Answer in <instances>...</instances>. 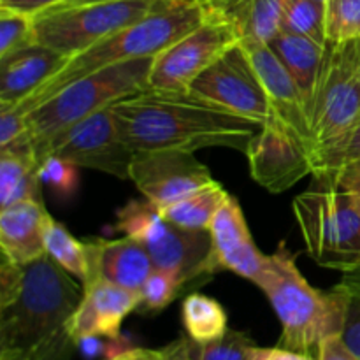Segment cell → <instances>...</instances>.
Listing matches in <instances>:
<instances>
[{
	"label": "cell",
	"mask_w": 360,
	"mask_h": 360,
	"mask_svg": "<svg viewBox=\"0 0 360 360\" xmlns=\"http://www.w3.org/2000/svg\"><path fill=\"white\" fill-rule=\"evenodd\" d=\"M120 132L134 151L232 148L246 153L262 129L190 90L144 88L111 105Z\"/></svg>",
	"instance_id": "1"
},
{
	"label": "cell",
	"mask_w": 360,
	"mask_h": 360,
	"mask_svg": "<svg viewBox=\"0 0 360 360\" xmlns=\"http://www.w3.org/2000/svg\"><path fill=\"white\" fill-rule=\"evenodd\" d=\"M83 297L48 255L23 266L14 297L0 306V357L58 360L69 347V322Z\"/></svg>",
	"instance_id": "2"
},
{
	"label": "cell",
	"mask_w": 360,
	"mask_h": 360,
	"mask_svg": "<svg viewBox=\"0 0 360 360\" xmlns=\"http://www.w3.org/2000/svg\"><path fill=\"white\" fill-rule=\"evenodd\" d=\"M206 18L207 9L204 0H174L144 16L143 20L108 35L91 48L70 56L62 70L49 77L39 90L14 108L21 112H28L46 98L53 97L63 86L104 67L130 60L155 58L158 53L195 30Z\"/></svg>",
	"instance_id": "3"
},
{
	"label": "cell",
	"mask_w": 360,
	"mask_h": 360,
	"mask_svg": "<svg viewBox=\"0 0 360 360\" xmlns=\"http://www.w3.org/2000/svg\"><path fill=\"white\" fill-rule=\"evenodd\" d=\"M255 285L269 299L281 323L280 347L316 357L323 341L343 334L347 294L338 285L329 292L309 285L285 243L267 255Z\"/></svg>",
	"instance_id": "4"
},
{
	"label": "cell",
	"mask_w": 360,
	"mask_h": 360,
	"mask_svg": "<svg viewBox=\"0 0 360 360\" xmlns=\"http://www.w3.org/2000/svg\"><path fill=\"white\" fill-rule=\"evenodd\" d=\"M151 63L153 58H139L104 67L67 84L37 108L25 112L32 144L150 86Z\"/></svg>",
	"instance_id": "5"
},
{
	"label": "cell",
	"mask_w": 360,
	"mask_h": 360,
	"mask_svg": "<svg viewBox=\"0 0 360 360\" xmlns=\"http://www.w3.org/2000/svg\"><path fill=\"white\" fill-rule=\"evenodd\" d=\"M294 217L319 266L341 273L360 266V213L352 193L319 179L294 199Z\"/></svg>",
	"instance_id": "6"
},
{
	"label": "cell",
	"mask_w": 360,
	"mask_h": 360,
	"mask_svg": "<svg viewBox=\"0 0 360 360\" xmlns=\"http://www.w3.org/2000/svg\"><path fill=\"white\" fill-rule=\"evenodd\" d=\"M115 231L143 243L155 267L178 274L185 285L221 271L210 231H188L171 224L148 199H132L118 210Z\"/></svg>",
	"instance_id": "7"
},
{
	"label": "cell",
	"mask_w": 360,
	"mask_h": 360,
	"mask_svg": "<svg viewBox=\"0 0 360 360\" xmlns=\"http://www.w3.org/2000/svg\"><path fill=\"white\" fill-rule=\"evenodd\" d=\"M171 2L174 0H98L74 6L60 4L34 16L35 44L48 46L70 58Z\"/></svg>",
	"instance_id": "8"
},
{
	"label": "cell",
	"mask_w": 360,
	"mask_h": 360,
	"mask_svg": "<svg viewBox=\"0 0 360 360\" xmlns=\"http://www.w3.org/2000/svg\"><path fill=\"white\" fill-rule=\"evenodd\" d=\"M308 116L313 151L347 132L360 118V39L327 42Z\"/></svg>",
	"instance_id": "9"
},
{
	"label": "cell",
	"mask_w": 360,
	"mask_h": 360,
	"mask_svg": "<svg viewBox=\"0 0 360 360\" xmlns=\"http://www.w3.org/2000/svg\"><path fill=\"white\" fill-rule=\"evenodd\" d=\"M34 151L37 162L46 157H60L77 167L94 169L129 181L136 155L120 132L111 108L63 127L48 139L34 144Z\"/></svg>",
	"instance_id": "10"
},
{
	"label": "cell",
	"mask_w": 360,
	"mask_h": 360,
	"mask_svg": "<svg viewBox=\"0 0 360 360\" xmlns=\"http://www.w3.org/2000/svg\"><path fill=\"white\" fill-rule=\"evenodd\" d=\"M188 90L260 127L276 120L241 42L207 67Z\"/></svg>",
	"instance_id": "11"
},
{
	"label": "cell",
	"mask_w": 360,
	"mask_h": 360,
	"mask_svg": "<svg viewBox=\"0 0 360 360\" xmlns=\"http://www.w3.org/2000/svg\"><path fill=\"white\" fill-rule=\"evenodd\" d=\"M238 42L241 41L231 25L207 13L202 25L155 56L148 79L150 86L188 90L207 67Z\"/></svg>",
	"instance_id": "12"
},
{
	"label": "cell",
	"mask_w": 360,
	"mask_h": 360,
	"mask_svg": "<svg viewBox=\"0 0 360 360\" xmlns=\"http://www.w3.org/2000/svg\"><path fill=\"white\" fill-rule=\"evenodd\" d=\"M130 181L144 199L164 207L217 183L210 169L190 151H136Z\"/></svg>",
	"instance_id": "13"
},
{
	"label": "cell",
	"mask_w": 360,
	"mask_h": 360,
	"mask_svg": "<svg viewBox=\"0 0 360 360\" xmlns=\"http://www.w3.org/2000/svg\"><path fill=\"white\" fill-rule=\"evenodd\" d=\"M245 155L252 178L271 193L287 192L302 178L313 174L306 144L278 120L262 125Z\"/></svg>",
	"instance_id": "14"
},
{
	"label": "cell",
	"mask_w": 360,
	"mask_h": 360,
	"mask_svg": "<svg viewBox=\"0 0 360 360\" xmlns=\"http://www.w3.org/2000/svg\"><path fill=\"white\" fill-rule=\"evenodd\" d=\"M241 44L266 90L274 118L306 144L311 157L313 139L308 108L295 79L271 44L267 42H241Z\"/></svg>",
	"instance_id": "15"
},
{
	"label": "cell",
	"mask_w": 360,
	"mask_h": 360,
	"mask_svg": "<svg viewBox=\"0 0 360 360\" xmlns=\"http://www.w3.org/2000/svg\"><path fill=\"white\" fill-rule=\"evenodd\" d=\"M139 292L108 281H88L83 285V297L69 322L70 340L76 343L84 336H120L123 320L139 308Z\"/></svg>",
	"instance_id": "16"
},
{
	"label": "cell",
	"mask_w": 360,
	"mask_h": 360,
	"mask_svg": "<svg viewBox=\"0 0 360 360\" xmlns=\"http://www.w3.org/2000/svg\"><path fill=\"white\" fill-rule=\"evenodd\" d=\"M213 252L220 269L232 271L245 280L257 283L266 266L264 255L255 245L241 206L232 195L227 197L210 225Z\"/></svg>",
	"instance_id": "17"
},
{
	"label": "cell",
	"mask_w": 360,
	"mask_h": 360,
	"mask_svg": "<svg viewBox=\"0 0 360 360\" xmlns=\"http://www.w3.org/2000/svg\"><path fill=\"white\" fill-rule=\"evenodd\" d=\"M86 246L90 274L84 283L101 280L139 292L155 269L153 260L143 243L129 236L118 239L97 238L86 241Z\"/></svg>",
	"instance_id": "18"
},
{
	"label": "cell",
	"mask_w": 360,
	"mask_h": 360,
	"mask_svg": "<svg viewBox=\"0 0 360 360\" xmlns=\"http://www.w3.org/2000/svg\"><path fill=\"white\" fill-rule=\"evenodd\" d=\"M67 62L69 56L42 44L0 58V109L21 104Z\"/></svg>",
	"instance_id": "19"
},
{
	"label": "cell",
	"mask_w": 360,
	"mask_h": 360,
	"mask_svg": "<svg viewBox=\"0 0 360 360\" xmlns=\"http://www.w3.org/2000/svg\"><path fill=\"white\" fill-rule=\"evenodd\" d=\"M51 214L42 200H25L0 210V252L20 266L46 255L44 234Z\"/></svg>",
	"instance_id": "20"
},
{
	"label": "cell",
	"mask_w": 360,
	"mask_h": 360,
	"mask_svg": "<svg viewBox=\"0 0 360 360\" xmlns=\"http://www.w3.org/2000/svg\"><path fill=\"white\" fill-rule=\"evenodd\" d=\"M207 13L231 25L241 42H267L281 32L278 0H204Z\"/></svg>",
	"instance_id": "21"
},
{
	"label": "cell",
	"mask_w": 360,
	"mask_h": 360,
	"mask_svg": "<svg viewBox=\"0 0 360 360\" xmlns=\"http://www.w3.org/2000/svg\"><path fill=\"white\" fill-rule=\"evenodd\" d=\"M41 185L32 141L0 150V210L25 200H42Z\"/></svg>",
	"instance_id": "22"
},
{
	"label": "cell",
	"mask_w": 360,
	"mask_h": 360,
	"mask_svg": "<svg viewBox=\"0 0 360 360\" xmlns=\"http://www.w3.org/2000/svg\"><path fill=\"white\" fill-rule=\"evenodd\" d=\"M269 44L295 79L306 101V108L309 109L311 98L315 95L320 69H322L327 42L322 44L306 35L281 30Z\"/></svg>",
	"instance_id": "23"
},
{
	"label": "cell",
	"mask_w": 360,
	"mask_h": 360,
	"mask_svg": "<svg viewBox=\"0 0 360 360\" xmlns=\"http://www.w3.org/2000/svg\"><path fill=\"white\" fill-rule=\"evenodd\" d=\"M227 190L217 181L185 199L176 200L158 210L165 220L178 227L188 229V231H210L214 214L227 200Z\"/></svg>",
	"instance_id": "24"
},
{
	"label": "cell",
	"mask_w": 360,
	"mask_h": 360,
	"mask_svg": "<svg viewBox=\"0 0 360 360\" xmlns=\"http://www.w3.org/2000/svg\"><path fill=\"white\" fill-rule=\"evenodd\" d=\"M181 319L186 336L199 347L220 340L229 330L227 311L217 299L190 294L183 299Z\"/></svg>",
	"instance_id": "25"
},
{
	"label": "cell",
	"mask_w": 360,
	"mask_h": 360,
	"mask_svg": "<svg viewBox=\"0 0 360 360\" xmlns=\"http://www.w3.org/2000/svg\"><path fill=\"white\" fill-rule=\"evenodd\" d=\"M46 255L55 260L70 276L77 278L81 283L88 280L90 274V257L86 243L74 238L65 225L49 218L44 234Z\"/></svg>",
	"instance_id": "26"
},
{
	"label": "cell",
	"mask_w": 360,
	"mask_h": 360,
	"mask_svg": "<svg viewBox=\"0 0 360 360\" xmlns=\"http://www.w3.org/2000/svg\"><path fill=\"white\" fill-rule=\"evenodd\" d=\"M281 30L301 34L326 44V4L316 0H278Z\"/></svg>",
	"instance_id": "27"
},
{
	"label": "cell",
	"mask_w": 360,
	"mask_h": 360,
	"mask_svg": "<svg viewBox=\"0 0 360 360\" xmlns=\"http://www.w3.org/2000/svg\"><path fill=\"white\" fill-rule=\"evenodd\" d=\"M360 157V118L347 132L341 134L330 143L316 148L311 153L313 176L322 178L327 172L348 164Z\"/></svg>",
	"instance_id": "28"
},
{
	"label": "cell",
	"mask_w": 360,
	"mask_h": 360,
	"mask_svg": "<svg viewBox=\"0 0 360 360\" xmlns=\"http://www.w3.org/2000/svg\"><path fill=\"white\" fill-rule=\"evenodd\" d=\"M185 287V281L178 274L165 269H157L148 276L143 288L139 290V308L143 313H160L167 308L172 301L179 295V292Z\"/></svg>",
	"instance_id": "29"
},
{
	"label": "cell",
	"mask_w": 360,
	"mask_h": 360,
	"mask_svg": "<svg viewBox=\"0 0 360 360\" xmlns=\"http://www.w3.org/2000/svg\"><path fill=\"white\" fill-rule=\"evenodd\" d=\"M327 42H348L360 39V0H327Z\"/></svg>",
	"instance_id": "30"
},
{
	"label": "cell",
	"mask_w": 360,
	"mask_h": 360,
	"mask_svg": "<svg viewBox=\"0 0 360 360\" xmlns=\"http://www.w3.org/2000/svg\"><path fill=\"white\" fill-rule=\"evenodd\" d=\"M34 44V16L0 9V58Z\"/></svg>",
	"instance_id": "31"
},
{
	"label": "cell",
	"mask_w": 360,
	"mask_h": 360,
	"mask_svg": "<svg viewBox=\"0 0 360 360\" xmlns=\"http://www.w3.org/2000/svg\"><path fill=\"white\" fill-rule=\"evenodd\" d=\"M338 287L347 294V319L341 338L360 359V266L343 273Z\"/></svg>",
	"instance_id": "32"
},
{
	"label": "cell",
	"mask_w": 360,
	"mask_h": 360,
	"mask_svg": "<svg viewBox=\"0 0 360 360\" xmlns=\"http://www.w3.org/2000/svg\"><path fill=\"white\" fill-rule=\"evenodd\" d=\"M253 347L248 334L229 329L220 340L199 347V360H250Z\"/></svg>",
	"instance_id": "33"
},
{
	"label": "cell",
	"mask_w": 360,
	"mask_h": 360,
	"mask_svg": "<svg viewBox=\"0 0 360 360\" xmlns=\"http://www.w3.org/2000/svg\"><path fill=\"white\" fill-rule=\"evenodd\" d=\"M41 183L60 195H72L77 186V165L60 157H46L39 162Z\"/></svg>",
	"instance_id": "34"
},
{
	"label": "cell",
	"mask_w": 360,
	"mask_h": 360,
	"mask_svg": "<svg viewBox=\"0 0 360 360\" xmlns=\"http://www.w3.org/2000/svg\"><path fill=\"white\" fill-rule=\"evenodd\" d=\"M32 141L28 136V127L25 112L18 108L0 109V150L14 144Z\"/></svg>",
	"instance_id": "35"
},
{
	"label": "cell",
	"mask_w": 360,
	"mask_h": 360,
	"mask_svg": "<svg viewBox=\"0 0 360 360\" xmlns=\"http://www.w3.org/2000/svg\"><path fill=\"white\" fill-rule=\"evenodd\" d=\"M319 179L330 181L334 186H338L343 192L352 193V195H360V157L327 172L326 176Z\"/></svg>",
	"instance_id": "36"
},
{
	"label": "cell",
	"mask_w": 360,
	"mask_h": 360,
	"mask_svg": "<svg viewBox=\"0 0 360 360\" xmlns=\"http://www.w3.org/2000/svg\"><path fill=\"white\" fill-rule=\"evenodd\" d=\"M316 360H360L354 352L350 350L341 336H333L320 345L316 352Z\"/></svg>",
	"instance_id": "37"
},
{
	"label": "cell",
	"mask_w": 360,
	"mask_h": 360,
	"mask_svg": "<svg viewBox=\"0 0 360 360\" xmlns=\"http://www.w3.org/2000/svg\"><path fill=\"white\" fill-rule=\"evenodd\" d=\"M63 0H0V9L14 11V13L37 16L42 11L62 4Z\"/></svg>",
	"instance_id": "38"
},
{
	"label": "cell",
	"mask_w": 360,
	"mask_h": 360,
	"mask_svg": "<svg viewBox=\"0 0 360 360\" xmlns=\"http://www.w3.org/2000/svg\"><path fill=\"white\" fill-rule=\"evenodd\" d=\"M250 360H316V357L302 352L288 350V348L276 347V348H260L253 347L252 354H250Z\"/></svg>",
	"instance_id": "39"
},
{
	"label": "cell",
	"mask_w": 360,
	"mask_h": 360,
	"mask_svg": "<svg viewBox=\"0 0 360 360\" xmlns=\"http://www.w3.org/2000/svg\"><path fill=\"white\" fill-rule=\"evenodd\" d=\"M165 360H199V345L188 336L179 338L164 348Z\"/></svg>",
	"instance_id": "40"
},
{
	"label": "cell",
	"mask_w": 360,
	"mask_h": 360,
	"mask_svg": "<svg viewBox=\"0 0 360 360\" xmlns=\"http://www.w3.org/2000/svg\"><path fill=\"white\" fill-rule=\"evenodd\" d=\"M108 360H165V354L164 348H160V350H150V348L137 347L134 350L127 352V354Z\"/></svg>",
	"instance_id": "41"
},
{
	"label": "cell",
	"mask_w": 360,
	"mask_h": 360,
	"mask_svg": "<svg viewBox=\"0 0 360 360\" xmlns=\"http://www.w3.org/2000/svg\"><path fill=\"white\" fill-rule=\"evenodd\" d=\"M88 2H98V0H63L62 4L63 6H74V4H88Z\"/></svg>",
	"instance_id": "42"
},
{
	"label": "cell",
	"mask_w": 360,
	"mask_h": 360,
	"mask_svg": "<svg viewBox=\"0 0 360 360\" xmlns=\"http://www.w3.org/2000/svg\"><path fill=\"white\" fill-rule=\"evenodd\" d=\"M0 360H27V359H20V357H0Z\"/></svg>",
	"instance_id": "43"
},
{
	"label": "cell",
	"mask_w": 360,
	"mask_h": 360,
	"mask_svg": "<svg viewBox=\"0 0 360 360\" xmlns=\"http://www.w3.org/2000/svg\"><path fill=\"white\" fill-rule=\"evenodd\" d=\"M354 197H355V204H357V210L360 213V195H354Z\"/></svg>",
	"instance_id": "44"
},
{
	"label": "cell",
	"mask_w": 360,
	"mask_h": 360,
	"mask_svg": "<svg viewBox=\"0 0 360 360\" xmlns=\"http://www.w3.org/2000/svg\"><path fill=\"white\" fill-rule=\"evenodd\" d=\"M316 2H323V4H326V2H327V0H316Z\"/></svg>",
	"instance_id": "45"
}]
</instances>
